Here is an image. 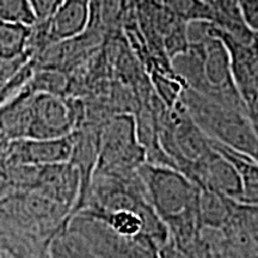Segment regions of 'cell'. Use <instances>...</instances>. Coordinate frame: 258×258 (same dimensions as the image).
<instances>
[{
    "instance_id": "277c9868",
    "label": "cell",
    "mask_w": 258,
    "mask_h": 258,
    "mask_svg": "<svg viewBox=\"0 0 258 258\" xmlns=\"http://www.w3.org/2000/svg\"><path fill=\"white\" fill-rule=\"evenodd\" d=\"M151 205L164 224L199 208L200 188L172 166L144 163L137 169Z\"/></svg>"
},
{
    "instance_id": "6da1fadb",
    "label": "cell",
    "mask_w": 258,
    "mask_h": 258,
    "mask_svg": "<svg viewBox=\"0 0 258 258\" xmlns=\"http://www.w3.org/2000/svg\"><path fill=\"white\" fill-rule=\"evenodd\" d=\"M170 63L173 76L185 88L222 105L247 112L232 79L227 49L214 31L211 36L190 43L188 49L172 57Z\"/></svg>"
},
{
    "instance_id": "4fadbf2b",
    "label": "cell",
    "mask_w": 258,
    "mask_h": 258,
    "mask_svg": "<svg viewBox=\"0 0 258 258\" xmlns=\"http://www.w3.org/2000/svg\"><path fill=\"white\" fill-rule=\"evenodd\" d=\"M237 202L212 190L200 189L199 214L202 227L224 230L233 218Z\"/></svg>"
},
{
    "instance_id": "8992f818",
    "label": "cell",
    "mask_w": 258,
    "mask_h": 258,
    "mask_svg": "<svg viewBox=\"0 0 258 258\" xmlns=\"http://www.w3.org/2000/svg\"><path fill=\"white\" fill-rule=\"evenodd\" d=\"M85 120V102L78 97L34 92L28 139L70 137Z\"/></svg>"
},
{
    "instance_id": "52a82bcc",
    "label": "cell",
    "mask_w": 258,
    "mask_h": 258,
    "mask_svg": "<svg viewBox=\"0 0 258 258\" xmlns=\"http://www.w3.org/2000/svg\"><path fill=\"white\" fill-rule=\"evenodd\" d=\"M66 225L88 241L98 258H159V247L153 241L121 237L82 213L73 214Z\"/></svg>"
},
{
    "instance_id": "8fae6325",
    "label": "cell",
    "mask_w": 258,
    "mask_h": 258,
    "mask_svg": "<svg viewBox=\"0 0 258 258\" xmlns=\"http://www.w3.org/2000/svg\"><path fill=\"white\" fill-rule=\"evenodd\" d=\"M91 0H61L49 18L51 36L56 42L72 40L88 30Z\"/></svg>"
},
{
    "instance_id": "9c48e42d",
    "label": "cell",
    "mask_w": 258,
    "mask_h": 258,
    "mask_svg": "<svg viewBox=\"0 0 258 258\" xmlns=\"http://www.w3.org/2000/svg\"><path fill=\"white\" fill-rule=\"evenodd\" d=\"M213 31L227 49L232 79L247 110V106L258 102V38L252 43H244L214 25Z\"/></svg>"
},
{
    "instance_id": "5bb4252c",
    "label": "cell",
    "mask_w": 258,
    "mask_h": 258,
    "mask_svg": "<svg viewBox=\"0 0 258 258\" xmlns=\"http://www.w3.org/2000/svg\"><path fill=\"white\" fill-rule=\"evenodd\" d=\"M211 6L212 23L215 28L244 43H252L257 40L258 37L245 23L238 0H215Z\"/></svg>"
},
{
    "instance_id": "30bf717a",
    "label": "cell",
    "mask_w": 258,
    "mask_h": 258,
    "mask_svg": "<svg viewBox=\"0 0 258 258\" xmlns=\"http://www.w3.org/2000/svg\"><path fill=\"white\" fill-rule=\"evenodd\" d=\"M186 176L200 189H208L239 201L243 182L232 161L212 146V150L194 164Z\"/></svg>"
},
{
    "instance_id": "9a60e30c",
    "label": "cell",
    "mask_w": 258,
    "mask_h": 258,
    "mask_svg": "<svg viewBox=\"0 0 258 258\" xmlns=\"http://www.w3.org/2000/svg\"><path fill=\"white\" fill-rule=\"evenodd\" d=\"M51 258H98L84 238L69 226H63L50 240Z\"/></svg>"
},
{
    "instance_id": "603a6c76",
    "label": "cell",
    "mask_w": 258,
    "mask_h": 258,
    "mask_svg": "<svg viewBox=\"0 0 258 258\" xmlns=\"http://www.w3.org/2000/svg\"><path fill=\"white\" fill-rule=\"evenodd\" d=\"M247 28L258 37V0H238Z\"/></svg>"
},
{
    "instance_id": "d6986e66",
    "label": "cell",
    "mask_w": 258,
    "mask_h": 258,
    "mask_svg": "<svg viewBox=\"0 0 258 258\" xmlns=\"http://www.w3.org/2000/svg\"><path fill=\"white\" fill-rule=\"evenodd\" d=\"M28 86L34 92L71 96V79L69 74L62 70L35 69Z\"/></svg>"
},
{
    "instance_id": "d4e9b609",
    "label": "cell",
    "mask_w": 258,
    "mask_h": 258,
    "mask_svg": "<svg viewBox=\"0 0 258 258\" xmlns=\"http://www.w3.org/2000/svg\"><path fill=\"white\" fill-rule=\"evenodd\" d=\"M159 258H192L188 253L184 252L178 246H176L172 241H167L159 250Z\"/></svg>"
},
{
    "instance_id": "ba28073f",
    "label": "cell",
    "mask_w": 258,
    "mask_h": 258,
    "mask_svg": "<svg viewBox=\"0 0 258 258\" xmlns=\"http://www.w3.org/2000/svg\"><path fill=\"white\" fill-rule=\"evenodd\" d=\"M72 151V134L60 139H21L0 145V167L70 163Z\"/></svg>"
},
{
    "instance_id": "f1b7e54d",
    "label": "cell",
    "mask_w": 258,
    "mask_h": 258,
    "mask_svg": "<svg viewBox=\"0 0 258 258\" xmlns=\"http://www.w3.org/2000/svg\"><path fill=\"white\" fill-rule=\"evenodd\" d=\"M2 252H3V250L0 249V258H2Z\"/></svg>"
},
{
    "instance_id": "484cf974",
    "label": "cell",
    "mask_w": 258,
    "mask_h": 258,
    "mask_svg": "<svg viewBox=\"0 0 258 258\" xmlns=\"http://www.w3.org/2000/svg\"><path fill=\"white\" fill-rule=\"evenodd\" d=\"M247 115H249L251 122H252L254 129L258 134V102L254 104L247 106Z\"/></svg>"
},
{
    "instance_id": "7a4b0ae2",
    "label": "cell",
    "mask_w": 258,
    "mask_h": 258,
    "mask_svg": "<svg viewBox=\"0 0 258 258\" xmlns=\"http://www.w3.org/2000/svg\"><path fill=\"white\" fill-rule=\"evenodd\" d=\"M180 102L212 141L258 163V134L246 111L222 105L184 88Z\"/></svg>"
},
{
    "instance_id": "4316f807",
    "label": "cell",
    "mask_w": 258,
    "mask_h": 258,
    "mask_svg": "<svg viewBox=\"0 0 258 258\" xmlns=\"http://www.w3.org/2000/svg\"><path fill=\"white\" fill-rule=\"evenodd\" d=\"M2 258H12L11 256L8 252H5V251H3L2 252Z\"/></svg>"
},
{
    "instance_id": "2e32d148",
    "label": "cell",
    "mask_w": 258,
    "mask_h": 258,
    "mask_svg": "<svg viewBox=\"0 0 258 258\" xmlns=\"http://www.w3.org/2000/svg\"><path fill=\"white\" fill-rule=\"evenodd\" d=\"M50 240L18 234H0V249L12 258H51Z\"/></svg>"
},
{
    "instance_id": "44dd1931",
    "label": "cell",
    "mask_w": 258,
    "mask_h": 258,
    "mask_svg": "<svg viewBox=\"0 0 258 258\" xmlns=\"http://www.w3.org/2000/svg\"><path fill=\"white\" fill-rule=\"evenodd\" d=\"M0 22L34 25L37 22L29 0H0Z\"/></svg>"
},
{
    "instance_id": "cb8c5ba5",
    "label": "cell",
    "mask_w": 258,
    "mask_h": 258,
    "mask_svg": "<svg viewBox=\"0 0 258 258\" xmlns=\"http://www.w3.org/2000/svg\"><path fill=\"white\" fill-rule=\"evenodd\" d=\"M29 4L37 22H43L51 17L60 4V0H29Z\"/></svg>"
},
{
    "instance_id": "7c38bea8",
    "label": "cell",
    "mask_w": 258,
    "mask_h": 258,
    "mask_svg": "<svg viewBox=\"0 0 258 258\" xmlns=\"http://www.w3.org/2000/svg\"><path fill=\"white\" fill-rule=\"evenodd\" d=\"M34 91L27 86L23 91L0 105V145L28 139Z\"/></svg>"
},
{
    "instance_id": "5b68a950",
    "label": "cell",
    "mask_w": 258,
    "mask_h": 258,
    "mask_svg": "<svg viewBox=\"0 0 258 258\" xmlns=\"http://www.w3.org/2000/svg\"><path fill=\"white\" fill-rule=\"evenodd\" d=\"M146 163L133 114H115L99 125V152L95 171L132 172Z\"/></svg>"
},
{
    "instance_id": "83f0119b",
    "label": "cell",
    "mask_w": 258,
    "mask_h": 258,
    "mask_svg": "<svg viewBox=\"0 0 258 258\" xmlns=\"http://www.w3.org/2000/svg\"><path fill=\"white\" fill-rule=\"evenodd\" d=\"M206 3H208V4H212V3H214L215 0H205Z\"/></svg>"
},
{
    "instance_id": "e0dca14e",
    "label": "cell",
    "mask_w": 258,
    "mask_h": 258,
    "mask_svg": "<svg viewBox=\"0 0 258 258\" xmlns=\"http://www.w3.org/2000/svg\"><path fill=\"white\" fill-rule=\"evenodd\" d=\"M31 27L0 22V61L16 59L28 53Z\"/></svg>"
},
{
    "instance_id": "ac0fdd59",
    "label": "cell",
    "mask_w": 258,
    "mask_h": 258,
    "mask_svg": "<svg viewBox=\"0 0 258 258\" xmlns=\"http://www.w3.org/2000/svg\"><path fill=\"white\" fill-rule=\"evenodd\" d=\"M164 9L183 23L213 21L211 4L205 0H161Z\"/></svg>"
},
{
    "instance_id": "3957f363",
    "label": "cell",
    "mask_w": 258,
    "mask_h": 258,
    "mask_svg": "<svg viewBox=\"0 0 258 258\" xmlns=\"http://www.w3.org/2000/svg\"><path fill=\"white\" fill-rule=\"evenodd\" d=\"M71 214L66 206L34 190L0 191V234L51 240Z\"/></svg>"
},
{
    "instance_id": "ffe728a7",
    "label": "cell",
    "mask_w": 258,
    "mask_h": 258,
    "mask_svg": "<svg viewBox=\"0 0 258 258\" xmlns=\"http://www.w3.org/2000/svg\"><path fill=\"white\" fill-rule=\"evenodd\" d=\"M150 83L153 92L167 109L175 108L180 102L185 86L172 73L150 71Z\"/></svg>"
},
{
    "instance_id": "7402d4cb",
    "label": "cell",
    "mask_w": 258,
    "mask_h": 258,
    "mask_svg": "<svg viewBox=\"0 0 258 258\" xmlns=\"http://www.w3.org/2000/svg\"><path fill=\"white\" fill-rule=\"evenodd\" d=\"M30 60L29 54L16 57V59L0 61V92L5 88V85L10 82V79Z\"/></svg>"
}]
</instances>
